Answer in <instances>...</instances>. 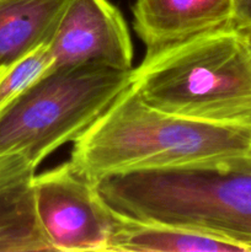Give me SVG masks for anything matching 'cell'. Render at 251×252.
I'll return each instance as SVG.
<instances>
[{"label":"cell","mask_w":251,"mask_h":252,"mask_svg":"<svg viewBox=\"0 0 251 252\" xmlns=\"http://www.w3.org/2000/svg\"><path fill=\"white\" fill-rule=\"evenodd\" d=\"M251 158V128L162 112L128 86L73 142L70 164L96 184L140 170L234 164Z\"/></svg>","instance_id":"1"},{"label":"cell","mask_w":251,"mask_h":252,"mask_svg":"<svg viewBox=\"0 0 251 252\" xmlns=\"http://www.w3.org/2000/svg\"><path fill=\"white\" fill-rule=\"evenodd\" d=\"M130 86L162 112L251 128V53L233 26L147 52Z\"/></svg>","instance_id":"2"},{"label":"cell","mask_w":251,"mask_h":252,"mask_svg":"<svg viewBox=\"0 0 251 252\" xmlns=\"http://www.w3.org/2000/svg\"><path fill=\"white\" fill-rule=\"evenodd\" d=\"M95 186L121 216L201 229L251 245V158L126 172Z\"/></svg>","instance_id":"3"},{"label":"cell","mask_w":251,"mask_h":252,"mask_svg":"<svg viewBox=\"0 0 251 252\" xmlns=\"http://www.w3.org/2000/svg\"><path fill=\"white\" fill-rule=\"evenodd\" d=\"M132 70L91 63L53 66L0 112V154L21 153L38 167L105 112L130 85Z\"/></svg>","instance_id":"4"},{"label":"cell","mask_w":251,"mask_h":252,"mask_svg":"<svg viewBox=\"0 0 251 252\" xmlns=\"http://www.w3.org/2000/svg\"><path fill=\"white\" fill-rule=\"evenodd\" d=\"M39 223L53 251L106 252L116 212L70 161L33 176Z\"/></svg>","instance_id":"5"},{"label":"cell","mask_w":251,"mask_h":252,"mask_svg":"<svg viewBox=\"0 0 251 252\" xmlns=\"http://www.w3.org/2000/svg\"><path fill=\"white\" fill-rule=\"evenodd\" d=\"M53 66L102 64L133 69V44L122 12L110 0H70L49 41Z\"/></svg>","instance_id":"6"},{"label":"cell","mask_w":251,"mask_h":252,"mask_svg":"<svg viewBox=\"0 0 251 252\" xmlns=\"http://www.w3.org/2000/svg\"><path fill=\"white\" fill-rule=\"evenodd\" d=\"M132 11L147 52L231 26V0H135Z\"/></svg>","instance_id":"7"},{"label":"cell","mask_w":251,"mask_h":252,"mask_svg":"<svg viewBox=\"0 0 251 252\" xmlns=\"http://www.w3.org/2000/svg\"><path fill=\"white\" fill-rule=\"evenodd\" d=\"M36 170L24 155L0 167V252L53 251L37 216Z\"/></svg>","instance_id":"8"},{"label":"cell","mask_w":251,"mask_h":252,"mask_svg":"<svg viewBox=\"0 0 251 252\" xmlns=\"http://www.w3.org/2000/svg\"><path fill=\"white\" fill-rule=\"evenodd\" d=\"M107 252H251L250 244L201 229L139 220L116 212Z\"/></svg>","instance_id":"9"},{"label":"cell","mask_w":251,"mask_h":252,"mask_svg":"<svg viewBox=\"0 0 251 252\" xmlns=\"http://www.w3.org/2000/svg\"><path fill=\"white\" fill-rule=\"evenodd\" d=\"M70 0H0V65L48 43Z\"/></svg>","instance_id":"10"},{"label":"cell","mask_w":251,"mask_h":252,"mask_svg":"<svg viewBox=\"0 0 251 252\" xmlns=\"http://www.w3.org/2000/svg\"><path fill=\"white\" fill-rule=\"evenodd\" d=\"M54 65L48 43H43L5 65H0V112L43 78Z\"/></svg>","instance_id":"11"},{"label":"cell","mask_w":251,"mask_h":252,"mask_svg":"<svg viewBox=\"0 0 251 252\" xmlns=\"http://www.w3.org/2000/svg\"><path fill=\"white\" fill-rule=\"evenodd\" d=\"M231 26L236 30L251 26V0H231Z\"/></svg>","instance_id":"12"},{"label":"cell","mask_w":251,"mask_h":252,"mask_svg":"<svg viewBox=\"0 0 251 252\" xmlns=\"http://www.w3.org/2000/svg\"><path fill=\"white\" fill-rule=\"evenodd\" d=\"M239 31H240V33L243 34L244 39H245L246 44H248L249 51H250V53H251V26L245 27V29H243V30H239Z\"/></svg>","instance_id":"13"},{"label":"cell","mask_w":251,"mask_h":252,"mask_svg":"<svg viewBox=\"0 0 251 252\" xmlns=\"http://www.w3.org/2000/svg\"><path fill=\"white\" fill-rule=\"evenodd\" d=\"M16 154H17V153H14V152L1 153V154H0V167H1L2 165L6 164V162H9L10 160H11L12 158H14Z\"/></svg>","instance_id":"14"}]
</instances>
